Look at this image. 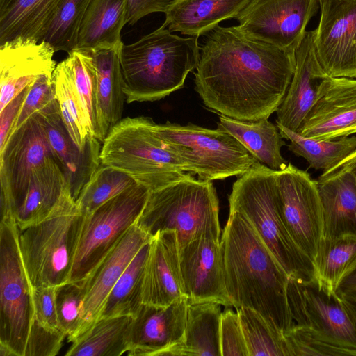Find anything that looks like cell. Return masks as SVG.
Instances as JSON below:
<instances>
[{"mask_svg": "<svg viewBox=\"0 0 356 356\" xmlns=\"http://www.w3.org/2000/svg\"><path fill=\"white\" fill-rule=\"evenodd\" d=\"M295 67V51L250 38L237 25H218L200 48L195 89L220 114L256 121L276 112Z\"/></svg>", "mask_w": 356, "mask_h": 356, "instance_id": "6da1fadb", "label": "cell"}, {"mask_svg": "<svg viewBox=\"0 0 356 356\" xmlns=\"http://www.w3.org/2000/svg\"><path fill=\"white\" fill-rule=\"evenodd\" d=\"M220 243L232 307L256 310L283 332L291 327L289 277L242 213L229 211Z\"/></svg>", "mask_w": 356, "mask_h": 356, "instance_id": "7a4b0ae2", "label": "cell"}, {"mask_svg": "<svg viewBox=\"0 0 356 356\" xmlns=\"http://www.w3.org/2000/svg\"><path fill=\"white\" fill-rule=\"evenodd\" d=\"M163 24L136 42L123 44L120 60L128 103L161 99L183 87L196 69L197 38H182Z\"/></svg>", "mask_w": 356, "mask_h": 356, "instance_id": "3957f363", "label": "cell"}, {"mask_svg": "<svg viewBox=\"0 0 356 356\" xmlns=\"http://www.w3.org/2000/svg\"><path fill=\"white\" fill-rule=\"evenodd\" d=\"M229 211L242 213L289 278L316 282L313 263L295 243L281 217L276 170L259 161L239 176L229 197Z\"/></svg>", "mask_w": 356, "mask_h": 356, "instance_id": "277c9868", "label": "cell"}, {"mask_svg": "<svg viewBox=\"0 0 356 356\" xmlns=\"http://www.w3.org/2000/svg\"><path fill=\"white\" fill-rule=\"evenodd\" d=\"M83 219L67 184L47 218L19 230L20 253L32 289L69 282Z\"/></svg>", "mask_w": 356, "mask_h": 356, "instance_id": "5b68a950", "label": "cell"}, {"mask_svg": "<svg viewBox=\"0 0 356 356\" xmlns=\"http://www.w3.org/2000/svg\"><path fill=\"white\" fill-rule=\"evenodd\" d=\"M192 175L188 172L177 181L151 191L136 225L151 237L163 230H175L179 248L204 234L220 238L216 188L211 181Z\"/></svg>", "mask_w": 356, "mask_h": 356, "instance_id": "8992f818", "label": "cell"}, {"mask_svg": "<svg viewBox=\"0 0 356 356\" xmlns=\"http://www.w3.org/2000/svg\"><path fill=\"white\" fill-rule=\"evenodd\" d=\"M149 117H127L102 144L101 163L122 170L151 191L163 188L188 172L184 163L155 133Z\"/></svg>", "mask_w": 356, "mask_h": 356, "instance_id": "52a82bcc", "label": "cell"}, {"mask_svg": "<svg viewBox=\"0 0 356 356\" xmlns=\"http://www.w3.org/2000/svg\"><path fill=\"white\" fill-rule=\"evenodd\" d=\"M157 136L184 163L187 172L206 181L241 176L258 163L229 133L195 124L154 122Z\"/></svg>", "mask_w": 356, "mask_h": 356, "instance_id": "ba28073f", "label": "cell"}, {"mask_svg": "<svg viewBox=\"0 0 356 356\" xmlns=\"http://www.w3.org/2000/svg\"><path fill=\"white\" fill-rule=\"evenodd\" d=\"M19 229L10 215L0 224V355L24 356L34 318L32 288L19 245Z\"/></svg>", "mask_w": 356, "mask_h": 356, "instance_id": "9c48e42d", "label": "cell"}, {"mask_svg": "<svg viewBox=\"0 0 356 356\" xmlns=\"http://www.w3.org/2000/svg\"><path fill=\"white\" fill-rule=\"evenodd\" d=\"M151 190L136 184L83 216L69 282H81L136 224Z\"/></svg>", "mask_w": 356, "mask_h": 356, "instance_id": "30bf717a", "label": "cell"}, {"mask_svg": "<svg viewBox=\"0 0 356 356\" xmlns=\"http://www.w3.org/2000/svg\"><path fill=\"white\" fill-rule=\"evenodd\" d=\"M276 181L283 222L295 243L314 265L323 237V209L316 180L289 163L276 171Z\"/></svg>", "mask_w": 356, "mask_h": 356, "instance_id": "8fae6325", "label": "cell"}, {"mask_svg": "<svg viewBox=\"0 0 356 356\" xmlns=\"http://www.w3.org/2000/svg\"><path fill=\"white\" fill-rule=\"evenodd\" d=\"M54 158L38 112L11 133L0 149L1 216H11L33 171Z\"/></svg>", "mask_w": 356, "mask_h": 356, "instance_id": "7c38bea8", "label": "cell"}, {"mask_svg": "<svg viewBox=\"0 0 356 356\" xmlns=\"http://www.w3.org/2000/svg\"><path fill=\"white\" fill-rule=\"evenodd\" d=\"M318 8V0H249L235 19L247 37L296 51Z\"/></svg>", "mask_w": 356, "mask_h": 356, "instance_id": "4fadbf2b", "label": "cell"}, {"mask_svg": "<svg viewBox=\"0 0 356 356\" xmlns=\"http://www.w3.org/2000/svg\"><path fill=\"white\" fill-rule=\"evenodd\" d=\"M313 32L317 58L330 77L356 78V0H318Z\"/></svg>", "mask_w": 356, "mask_h": 356, "instance_id": "5bb4252c", "label": "cell"}, {"mask_svg": "<svg viewBox=\"0 0 356 356\" xmlns=\"http://www.w3.org/2000/svg\"><path fill=\"white\" fill-rule=\"evenodd\" d=\"M287 298L294 324L308 326L337 341L356 346V328L337 293L324 291L316 282L289 278Z\"/></svg>", "mask_w": 356, "mask_h": 356, "instance_id": "9a60e30c", "label": "cell"}, {"mask_svg": "<svg viewBox=\"0 0 356 356\" xmlns=\"http://www.w3.org/2000/svg\"><path fill=\"white\" fill-rule=\"evenodd\" d=\"M179 253L188 303L214 302L232 307L227 291L220 238L202 234L179 248Z\"/></svg>", "mask_w": 356, "mask_h": 356, "instance_id": "2e32d148", "label": "cell"}, {"mask_svg": "<svg viewBox=\"0 0 356 356\" xmlns=\"http://www.w3.org/2000/svg\"><path fill=\"white\" fill-rule=\"evenodd\" d=\"M298 134L318 140L356 134V78H325Z\"/></svg>", "mask_w": 356, "mask_h": 356, "instance_id": "e0dca14e", "label": "cell"}, {"mask_svg": "<svg viewBox=\"0 0 356 356\" xmlns=\"http://www.w3.org/2000/svg\"><path fill=\"white\" fill-rule=\"evenodd\" d=\"M38 113L55 160L61 168L76 201L83 186L101 164L102 143L95 138L85 148H80L67 131L56 97Z\"/></svg>", "mask_w": 356, "mask_h": 356, "instance_id": "ac0fdd59", "label": "cell"}, {"mask_svg": "<svg viewBox=\"0 0 356 356\" xmlns=\"http://www.w3.org/2000/svg\"><path fill=\"white\" fill-rule=\"evenodd\" d=\"M188 299L181 298L166 307L143 304L132 317L128 329L130 356H162L184 336Z\"/></svg>", "mask_w": 356, "mask_h": 356, "instance_id": "d6986e66", "label": "cell"}, {"mask_svg": "<svg viewBox=\"0 0 356 356\" xmlns=\"http://www.w3.org/2000/svg\"><path fill=\"white\" fill-rule=\"evenodd\" d=\"M152 238L134 225L92 273L80 282L83 290L80 334L99 319L111 290L140 249Z\"/></svg>", "mask_w": 356, "mask_h": 356, "instance_id": "ffe728a7", "label": "cell"}, {"mask_svg": "<svg viewBox=\"0 0 356 356\" xmlns=\"http://www.w3.org/2000/svg\"><path fill=\"white\" fill-rule=\"evenodd\" d=\"M55 52L45 40L17 38L0 44V111L40 75L54 72Z\"/></svg>", "mask_w": 356, "mask_h": 356, "instance_id": "44dd1931", "label": "cell"}, {"mask_svg": "<svg viewBox=\"0 0 356 356\" xmlns=\"http://www.w3.org/2000/svg\"><path fill=\"white\" fill-rule=\"evenodd\" d=\"M143 304L166 307L186 298L181 276L177 236L175 230L158 232L150 241L145 264Z\"/></svg>", "mask_w": 356, "mask_h": 356, "instance_id": "7402d4cb", "label": "cell"}, {"mask_svg": "<svg viewBox=\"0 0 356 356\" xmlns=\"http://www.w3.org/2000/svg\"><path fill=\"white\" fill-rule=\"evenodd\" d=\"M296 67L286 95L279 106L277 124L298 133L313 107L323 80L328 76L316 54L313 32L307 31L295 51Z\"/></svg>", "mask_w": 356, "mask_h": 356, "instance_id": "603a6c76", "label": "cell"}, {"mask_svg": "<svg viewBox=\"0 0 356 356\" xmlns=\"http://www.w3.org/2000/svg\"><path fill=\"white\" fill-rule=\"evenodd\" d=\"M323 209V237L356 234V177L342 161L316 180Z\"/></svg>", "mask_w": 356, "mask_h": 356, "instance_id": "cb8c5ba5", "label": "cell"}, {"mask_svg": "<svg viewBox=\"0 0 356 356\" xmlns=\"http://www.w3.org/2000/svg\"><path fill=\"white\" fill-rule=\"evenodd\" d=\"M122 47L90 51L97 77V124L95 137L102 143L121 119L126 96L120 53Z\"/></svg>", "mask_w": 356, "mask_h": 356, "instance_id": "d4e9b609", "label": "cell"}, {"mask_svg": "<svg viewBox=\"0 0 356 356\" xmlns=\"http://www.w3.org/2000/svg\"><path fill=\"white\" fill-rule=\"evenodd\" d=\"M67 182L54 158H49L32 173L20 202L11 216L19 230L38 223L51 213L60 201Z\"/></svg>", "mask_w": 356, "mask_h": 356, "instance_id": "484cf974", "label": "cell"}, {"mask_svg": "<svg viewBox=\"0 0 356 356\" xmlns=\"http://www.w3.org/2000/svg\"><path fill=\"white\" fill-rule=\"evenodd\" d=\"M249 0H175L163 24L171 32L198 38L222 21L235 19Z\"/></svg>", "mask_w": 356, "mask_h": 356, "instance_id": "4316f807", "label": "cell"}, {"mask_svg": "<svg viewBox=\"0 0 356 356\" xmlns=\"http://www.w3.org/2000/svg\"><path fill=\"white\" fill-rule=\"evenodd\" d=\"M63 0H0V44L17 38L44 40Z\"/></svg>", "mask_w": 356, "mask_h": 356, "instance_id": "83f0119b", "label": "cell"}, {"mask_svg": "<svg viewBox=\"0 0 356 356\" xmlns=\"http://www.w3.org/2000/svg\"><path fill=\"white\" fill-rule=\"evenodd\" d=\"M220 305L214 302L188 303L184 339L162 356H222Z\"/></svg>", "mask_w": 356, "mask_h": 356, "instance_id": "f1b7e54d", "label": "cell"}, {"mask_svg": "<svg viewBox=\"0 0 356 356\" xmlns=\"http://www.w3.org/2000/svg\"><path fill=\"white\" fill-rule=\"evenodd\" d=\"M127 14L125 0H93L83 16L74 49L122 47L121 31L127 24Z\"/></svg>", "mask_w": 356, "mask_h": 356, "instance_id": "f546056e", "label": "cell"}, {"mask_svg": "<svg viewBox=\"0 0 356 356\" xmlns=\"http://www.w3.org/2000/svg\"><path fill=\"white\" fill-rule=\"evenodd\" d=\"M219 120L217 128L235 137L260 163L276 171L287 165L281 154V148L286 143L277 126L268 118L245 121L220 114Z\"/></svg>", "mask_w": 356, "mask_h": 356, "instance_id": "4dcf8cb0", "label": "cell"}, {"mask_svg": "<svg viewBox=\"0 0 356 356\" xmlns=\"http://www.w3.org/2000/svg\"><path fill=\"white\" fill-rule=\"evenodd\" d=\"M314 268L318 287L337 293L341 282L356 270V234L323 237Z\"/></svg>", "mask_w": 356, "mask_h": 356, "instance_id": "1f68e13d", "label": "cell"}, {"mask_svg": "<svg viewBox=\"0 0 356 356\" xmlns=\"http://www.w3.org/2000/svg\"><path fill=\"white\" fill-rule=\"evenodd\" d=\"M131 316L99 318L71 341L66 356H120L129 351Z\"/></svg>", "mask_w": 356, "mask_h": 356, "instance_id": "d6a6232c", "label": "cell"}, {"mask_svg": "<svg viewBox=\"0 0 356 356\" xmlns=\"http://www.w3.org/2000/svg\"><path fill=\"white\" fill-rule=\"evenodd\" d=\"M53 81L63 120L74 143L83 149L95 137L66 59L56 65Z\"/></svg>", "mask_w": 356, "mask_h": 356, "instance_id": "836d02e7", "label": "cell"}, {"mask_svg": "<svg viewBox=\"0 0 356 356\" xmlns=\"http://www.w3.org/2000/svg\"><path fill=\"white\" fill-rule=\"evenodd\" d=\"M281 136L290 141L289 149L304 158L309 167L327 172L356 150V136H342L330 140L305 137L277 124Z\"/></svg>", "mask_w": 356, "mask_h": 356, "instance_id": "e575fe53", "label": "cell"}, {"mask_svg": "<svg viewBox=\"0 0 356 356\" xmlns=\"http://www.w3.org/2000/svg\"><path fill=\"white\" fill-rule=\"evenodd\" d=\"M150 241L140 249L111 290L99 318L134 316L140 310L143 305V274Z\"/></svg>", "mask_w": 356, "mask_h": 356, "instance_id": "d590c367", "label": "cell"}, {"mask_svg": "<svg viewBox=\"0 0 356 356\" xmlns=\"http://www.w3.org/2000/svg\"><path fill=\"white\" fill-rule=\"evenodd\" d=\"M236 311L249 356H289L282 331L252 308L242 307Z\"/></svg>", "mask_w": 356, "mask_h": 356, "instance_id": "8d00e7d4", "label": "cell"}, {"mask_svg": "<svg viewBox=\"0 0 356 356\" xmlns=\"http://www.w3.org/2000/svg\"><path fill=\"white\" fill-rule=\"evenodd\" d=\"M137 184L127 173L101 163L80 192L76 202L83 216Z\"/></svg>", "mask_w": 356, "mask_h": 356, "instance_id": "74e56055", "label": "cell"}, {"mask_svg": "<svg viewBox=\"0 0 356 356\" xmlns=\"http://www.w3.org/2000/svg\"><path fill=\"white\" fill-rule=\"evenodd\" d=\"M289 356L356 355V346L327 337L314 329L293 324L284 332Z\"/></svg>", "mask_w": 356, "mask_h": 356, "instance_id": "f35d334b", "label": "cell"}, {"mask_svg": "<svg viewBox=\"0 0 356 356\" xmlns=\"http://www.w3.org/2000/svg\"><path fill=\"white\" fill-rule=\"evenodd\" d=\"M93 0H63L44 38L55 50L74 49L83 16Z\"/></svg>", "mask_w": 356, "mask_h": 356, "instance_id": "ab89813d", "label": "cell"}, {"mask_svg": "<svg viewBox=\"0 0 356 356\" xmlns=\"http://www.w3.org/2000/svg\"><path fill=\"white\" fill-rule=\"evenodd\" d=\"M65 59L71 68L95 136L97 124V77L92 54L88 51L73 49L68 53Z\"/></svg>", "mask_w": 356, "mask_h": 356, "instance_id": "60d3db41", "label": "cell"}, {"mask_svg": "<svg viewBox=\"0 0 356 356\" xmlns=\"http://www.w3.org/2000/svg\"><path fill=\"white\" fill-rule=\"evenodd\" d=\"M56 308L61 330L71 342L82 330L83 290L80 282H67L56 287Z\"/></svg>", "mask_w": 356, "mask_h": 356, "instance_id": "b9f144b4", "label": "cell"}, {"mask_svg": "<svg viewBox=\"0 0 356 356\" xmlns=\"http://www.w3.org/2000/svg\"><path fill=\"white\" fill-rule=\"evenodd\" d=\"M56 97L53 72L40 75L29 87L22 107L11 127L9 135L29 117L39 111Z\"/></svg>", "mask_w": 356, "mask_h": 356, "instance_id": "7bdbcfd3", "label": "cell"}, {"mask_svg": "<svg viewBox=\"0 0 356 356\" xmlns=\"http://www.w3.org/2000/svg\"><path fill=\"white\" fill-rule=\"evenodd\" d=\"M67 337L61 330L47 328L33 319L26 341L24 356L56 355Z\"/></svg>", "mask_w": 356, "mask_h": 356, "instance_id": "ee69618b", "label": "cell"}, {"mask_svg": "<svg viewBox=\"0 0 356 356\" xmlns=\"http://www.w3.org/2000/svg\"><path fill=\"white\" fill-rule=\"evenodd\" d=\"M220 347L222 356H249L237 311L222 312Z\"/></svg>", "mask_w": 356, "mask_h": 356, "instance_id": "f6af8a7d", "label": "cell"}, {"mask_svg": "<svg viewBox=\"0 0 356 356\" xmlns=\"http://www.w3.org/2000/svg\"><path fill=\"white\" fill-rule=\"evenodd\" d=\"M56 287L42 286L32 289L33 319L47 328L61 330L56 308Z\"/></svg>", "mask_w": 356, "mask_h": 356, "instance_id": "bcb514c9", "label": "cell"}, {"mask_svg": "<svg viewBox=\"0 0 356 356\" xmlns=\"http://www.w3.org/2000/svg\"><path fill=\"white\" fill-rule=\"evenodd\" d=\"M127 24H135L141 18L154 13H165L175 0H125Z\"/></svg>", "mask_w": 356, "mask_h": 356, "instance_id": "7dc6e473", "label": "cell"}, {"mask_svg": "<svg viewBox=\"0 0 356 356\" xmlns=\"http://www.w3.org/2000/svg\"><path fill=\"white\" fill-rule=\"evenodd\" d=\"M30 86L24 88L1 111H0V149L5 144L25 99Z\"/></svg>", "mask_w": 356, "mask_h": 356, "instance_id": "c3c4849f", "label": "cell"}, {"mask_svg": "<svg viewBox=\"0 0 356 356\" xmlns=\"http://www.w3.org/2000/svg\"><path fill=\"white\" fill-rule=\"evenodd\" d=\"M337 293L341 296H356V270L341 282Z\"/></svg>", "mask_w": 356, "mask_h": 356, "instance_id": "681fc988", "label": "cell"}, {"mask_svg": "<svg viewBox=\"0 0 356 356\" xmlns=\"http://www.w3.org/2000/svg\"><path fill=\"white\" fill-rule=\"evenodd\" d=\"M338 294V293H337ZM339 295V294H338ZM356 328V296H341Z\"/></svg>", "mask_w": 356, "mask_h": 356, "instance_id": "f907efd6", "label": "cell"}, {"mask_svg": "<svg viewBox=\"0 0 356 356\" xmlns=\"http://www.w3.org/2000/svg\"><path fill=\"white\" fill-rule=\"evenodd\" d=\"M343 161L348 162L352 166L356 177V150L354 151L346 159H344Z\"/></svg>", "mask_w": 356, "mask_h": 356, "instance_id": "816d5d0a", "label": "cell"}]
</instances>
